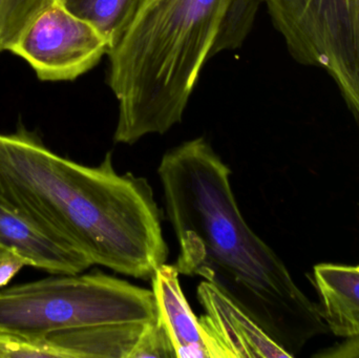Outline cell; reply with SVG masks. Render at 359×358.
Listing matches in <instances>:
<instances>
[{"label":"cell","instance_id":"obj_1","mask_svg":"<svg viewBox=\"0 0 359 358\" xmlns=\"http://www.w3.org/2000/svg\"><path fill=\"white\" fill-rule=\"evenodd\" d=\"M158 174L178 240L180 275L212 284L290 357L328 331L320 309L243 218L231 170L204 138L168 151Z\"/></svg>","mask_w":359,"mask_h":358},{"label":"cell","instance_id":"obj_2","mask_svg":"<svg viewBox=\"0 0 359 358\" xmlns=\"http://www.w3.org/2000/svg\"><path fill=\"white\" fill-rule=\"evenodd\" d=\"M0 199L54 241L121 275L151 280L168 246L149 181L57 155L25 128L0 134Z\"/></svg>","mask_w":359,"mask_h":358},{"label":"cell","instance_id":"obj_3","mask_svg":"<svg viewBox=\"0 0 359 358\" xmlns=\"http://www.w3.org/2000/svg\"><path fill=\"white\" fill-rule=\"evenodd\" d=\"M261 4L145 0L107 54V85L118 101L115 143L133 145L181 123L207 61L243 46Z\"/></svg>","mask_w":359,"mask_h":358},{"label":"cell","instance_id":"obj_4","mask_svg":"<svg viewBox=\"0 0 359 358\" xmlns=\"http://www.w3.org/2000/svg\"><path fill=\"white\" fill-rule=\"evenodd\" d=\"M157 317L153 290L101 273L60 275L0 289V333L27 340Z\"/></svg>","mask_w":359,"mask_h":358},{"label":"cell","instance_id":"obj_5","mask_svg":"<svg viewBox=\"0 0 359 358\" xmlns=\"http://www.w3.org/2000/svg\"><path fill=\"white\" fill-rule=\"evenodd\" d=\"M289 54L326 71L359 126V0H262Z\"/></svg>","mask_w":359,"mask_h":358},{"label":"cell","instance_id":"obj_6","mask_svg":"<svg viewBox=\"0 0 359 358\" xmlns=\"http://www.w3.org/2000/svg\"><path fill=\"white\" fill-rule=\"evenodd\" d=\"M8 52L25 59L41 81H73L94 69L109 46L94 27L56 0Z\"/></svg>","mask_w":359,"mask_h":358},{"label":"cell","instance_id":"obj_7","mask_svg":"<svg viewBox=\"0 0 359 358\" xmlns=\"http://www.w3.org/2000/svg\"><path fill=\"white\" fill-rule=\"evenodd\" d=\"M196 296L205 311L198 319L207 358H291L212 284L203 281Z\"/></svg>","mask_w":359,"mask_h":358},{"label":"cell","instance_id":"obj_8","mask_svg":"<svg viewBox=\"0 0 359 358\" xmlns=\"http://www.w3.org/2000/svg\"><path fill=\"white\" fill-rule=\"evenodd\" d=\"M44 342L62 358H159L165 346L159 319L147 323L94 326L57 332Z\"/></svg>","mask_w":359,"mask_h":358},{"label":"cell","instance_id":"obj_9","mask_svg":"<svg viewBox=\"0 0 359 358\" xmlns=\"http://www.w3.org/2000/svg\"><path fill=\"white\" fill-rule=\"evenodd\" d=\"M0 248L17 252L29 267L52 275H79L94 265L84 254L44 235L1 199Z\"/></svg>","mask_w":359,"mask_h":358},{"label":"cell","instance_id":"obj_10","mask_svg":"<svg viewBox=\"0 0 359 358\" xmlns=\"http://www.w3.org/2000/svg\"><path fill=\"white\" fill-rule=\"evenodd\" d=\"M175 265L163 264L151 277L158 319L178 358H207L198 319L192 312L180 285Z\"/></svg>","mask_w":359,"mask_h":358},{"label":"cell","instance_id":"obj_11","mask_svg":"<svg viewBox=\"0 0 359 358\" xmlns=\"http://www.w3.org/2000/svg\"><path fill=\"white\" fill-rule=\"evenodd\" d=\"M313 277L328 329L339 338L359 336V265L320 264Z\"/></svg>","mask_w":359,"mask_h":358},{"label":"cell","instance_id":"obj_12","mask_svg":"<svg viewBox=\"0 0 359 358\" xmlns=\"http://www.w3.org/2000/svg\"><path fill=\"white\" fill-rule=\"evenodd\" d=\"M71 14L94 27L109 52L126 35L145 0H59ZM109 54V53H107Z\"/></svg>","mask_w":359,"mask_h":358},{"label":"cell","instance_id":"obj_13","mask_svg":"<svg viewBox=\"0 0 359 358\" xmlns=\"http://www.w3.org/2000/svg\"><path fill=\"white\" fill-rule=\"evenodd\" d=\"M56 0H0V53L10 50L38 16Z\"/></svg>","mask_w":359,"mask_h":358},{"label":"cell","instance_id":"obj_14","mask_svg":"<svg viewBox=\"0 0 359 358\" xmlns=\"http://www.w3.org/2000/svg\"><path fill=\"white\" fill-rule=\"evenodd\" d=\"M57 357L62 354L44 340H27L20 336L0 333V358Z\"/></svg>","mask_w":359,"mask_h":358},{"label":"cell","instance_id":"obj_15","mask_svg":"<svg viewBox=\"0 0 359 358\" xmlns=\"http://www.w3.org/2000/svg\"><path fill=\"white\" fill-rule=\"evenodd\" d=\"M29 262L13 250L0 248V289L8 285Z\"/></svg>","mask_w":359,"mask_h":358},{"label":"cell","instance_id":"obj_16","mask_svg":"<svg viewBox=\"0 0 359 358\" xmlns=\"http://www.w3.org/2000/svg\"><path fill=\"white\" fill-rule=\"evenodd\" d=\"M320 358H359V336L345 338V342L335 345L314 355Z\"/></svg>","mask_w":359,"mask_h":358}]
</instances>
